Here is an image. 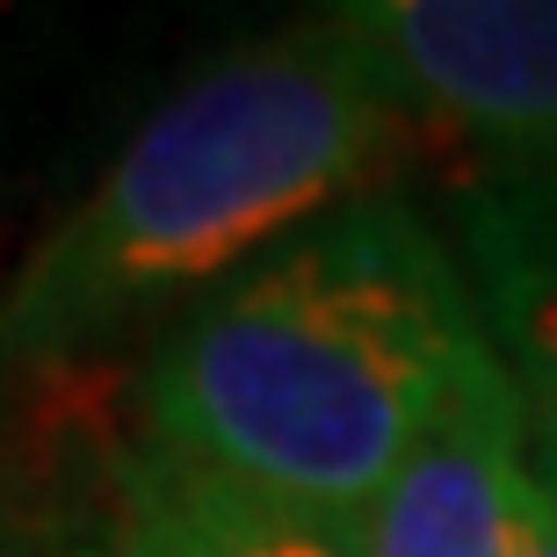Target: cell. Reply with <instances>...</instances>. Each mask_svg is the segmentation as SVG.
Segmentation results:
<instances>
[{
	"label": "cell",
	"instance_id": "7",
	"mask_svg": "<svg viewBox=\"0 0 557 557\" xmlns=\"http://www.w3.org/2000/svg\"><path fill=\"white\" fill-rule=\"evenodd\" d=\"M515 557H557V471L536 456V493H529V515H521Z\"/></svg>",
	"mask_w": 557,
	"mask_h": 557
},
{
	"label": "cell",
	"instance_id": "2",
	"mask_svg": "<svg viewBox=\"0 0 557 557\" xmlns=\"http://www.w3.org/2000/svg\"><path fill=\"white\" fill-rule=\"evenodd\" d=\"M398 138L406 116L326 15L225 51L15 261L0 283V355L59 362L174 297L225 289L319 218L362 203Z\"/></svg>",
	"mask_w": 557,
	"mask_h": 557
},
{
	"label": "cell",
	"instance_id": "3",
	"mask_svg": "<svg viewBox=\"0 0 557 557\" xmlns=\"http://www.w3.org/2000/svg\"><path fill=\"white\" fill-rule=\"evenodd\" d=\"M376 95L493 174L557 166V0H348L326 8Z\"/></svg>",
	"mask_w": 557,
	"mask_h": 557
},
{
	"label": "cell",
	"instance_id": "6",
	"mask_svg": "<svg viewBox=\"0 0 557 557\" xmlns=\"http://www.w3.org/2000/svg\"><path fill=\"white\" fill-rule=\"evenodd\" d=\"M95 557H348V536L196 471L145 434L109 493Z\"/></svg>",
	"mask_w": 557,
	"mask_h": 557
},
{
	"label": "cell",
	"instance_id": "1",
	"mask_svg": "<svg viewBox=\"0 0 557 557\" xmlns=\"http://www.w3.org/2000/svg\"><path fill=\"white\" fill-rule=\"evenodd\" d=\"M478 341L463 261L406 203L362 196L166 333L145 420L182 463L355 536Z\"/></svg>",
	"mask_w": 557,
	"mask_h": 557
},
{
	"label": "cell",
	"instance_id": "4",
	"mask_svg": "<svg viewBox=\"0 0 557 557\" xmlns=\"http://www.w3.org/2000/svg\"><path fill=\"white\" fill-rule=\"evenodd\" d=\"M536 493V434L493 341L463 355L428 434L355 521L348 557H515Z\"/></svg>",
	"mask_w": 557,
	"mask_h": 557
},
{
	"label": "cell",
	"instance_id": "5",
	"mask_svg": "<svg viewBox=\"0 0 557 557\" xmlns=\"http://www.w3.org/2000/svg\"><path fill=\"white\" fill-rule=\"evenodd\" d=\"M456 218L478 326L529 406L536 456L557 471V166L485 174Z\"/></svg>",
	"mask_w": 557,
	"mask_h": 557
}]
</instances>
